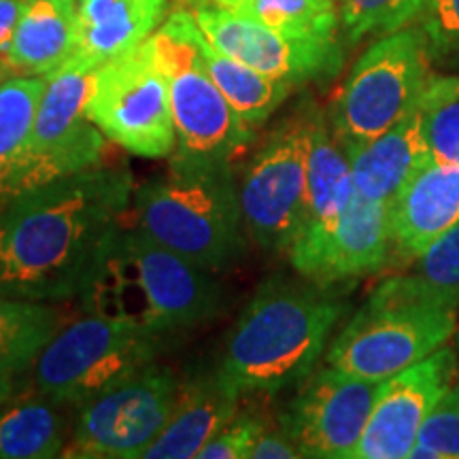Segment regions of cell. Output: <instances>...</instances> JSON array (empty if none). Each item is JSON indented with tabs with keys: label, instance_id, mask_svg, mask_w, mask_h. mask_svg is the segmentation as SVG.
Wrapping results in <instances>:
<instances>
[{
	"label": "cell",
	"instance_id": "d4e9b609",
	"mask_svg": "<svg viewBox=\"0 0 459 459\" xmlns=\"http://www.w3.org/2000/svg\"><path fill=\"white\" fill-rule=\"evenodd\" d=\"M60 328V311L49 302L0 294V361L15 375L37 364Z\"/></svg>",
	"mask_w": 459,
	"mask_h": 459
},
{
	"label": "cell",
	"instance_id": "8fae6325",
	"mask_svg": "<svg viewBox=\"0 0 459 459\" xmlns=\"http://www.w3.org/2000/svg\"><path fill=\"white\" fill-rule=\"evenodd\" d=\"M96 71L99 68L71 57L54 73L45 74L48 83L30 141L15 172L11 198L43 183L100 166L105 134L85 115Z\"/></svg>",
	"mask_w": 459,
	"mask_h": 459
},
{
	"label": "cell",
	"instance_id": "44dd1931",
	"mask_svg": "<svg viewBox=\"0 0 459 459\" xmlns=\"http://www.w3.org/2000/svg\"><path fill=\"white\" fill-rule=\"evenodd\" d=\"M77 0H24L7 65L26 74L54 73L74 54Z\"/></svg>",
	"mask_w": 459,
	"mask_h": 459
},
{
	"label": "cell",
	"instance_id": "52a82bcc",
	"mask_svg": "<svg viewBox=\"0 0 459 459\" xmlns=\"http://www.w3.org/2000/svg\"><path fill=\"white\" fill-rule=\"evenodd\" d=\"M432 77V54L417 24L378 37L358 57L332 105L328 122L344 153L402 122Z\"/></svg>",
	"mask_w": 459,
	"mask_h": 459
},
{
	"label": "cell",
	"instance_id": "277c9868",
	"mask_svg": "<svg viewBox=\"0 0 459 459\" xmlns=\"http://www.w3.org/2000/svg\"><path fill=\"white\" fill-rule=\"evenodd\" d=\"M136 226L206 273H221L245 251V217L232 164L170 156L164 175L134 189Z\"/></svg>",
	"mask_w": 459,
	"mask_h": 459
},
{
	"label": "cell",
	"instance_id": "4dcf8cb0",
	"mask_svg": "<svg viewBox=\"0 0 459 459\" xmlns=\"http://www.w3.org/2000/svg\"><path fill=\"white\" fill-rule=\"evenodd\" d=\"M415 24L426 37L432 60L459 56V0H428Z\"/></svg>",
	"mask_w": 459,
	"mask_h": 459
},
{
	"label": "cell",
	"instance_id": "4fadbf2b",
	"mask_svg": "<svg viewBox=\"0 0 459 459\" xmlns=\"http://www.w3.org/2000/svg\"><path fill=\"white\" fill-rule=\"evenodd\" d=\"M381 385L332 366L311 372L281 417V429L300 457L353 459Z\"/></svg>",
	"mask_w": 459,
	"mask_h": 459
},
{
	"label": "cell",
	"instance_id": "9c48e42d",
	"mask_svg": "<svg viewBox=\"0 0 459 459\" xmlns=\"http://www.w3.org/2000/svg\"><path fill=\"white\" fill-rule=\"evenodd\" d=\"M85 115L105 139L139 158H170L177 147L170 85L147 45L96 71Z\"/></svg>",
	"mask_w": 459,
	"mask_h": 459
},
{
	"label": "cell",
	"instance_id": "2e32d148",
	"mask_svg": "<svg viewBox=\"0 0 459 459\" xmlns=\"http://www.w3.org/2000/svg\"><path fill=\"white\" fill-rule=\"evenodd\" d=\"M457 378V355L440 347L381 385L353 459H411L419 429Z\"/></svg>",
	"mask_w": 459,
	"mask_h": 459
},
{
	"label": "cell",
	"instance_id": "836d02e7",
	"mask_svg": "<svg viewBox=\"0 0 459 459\" xmlns=\"http://www.w3.org/2000/svg\"><path fill=\"white\" fill-rule=\"evenodd\" d=\"M300 457V451L291 443V438L283 429L266 428L262 432L254 449L249 453V459H296Z\"/></svg>",
	"mask_w": 459,
	"mask_h": 459
},
{
	"label": "cell",
	"instance_id": "4316f807",
	"mask_svg": "<svg viewBox=\"0 0 459 459\" xmlns=\"http://www.w3.org/2000/svg\"><path fill=\"white\" fill-rule=\"evenodd\" d=\"M230 11L291 39H336L341 24L334 0H243Z\"/></svg>",
	"mask_w": 459,
	"mask_h": 459
},
{
	"label": "cell",
	"instance_id": "8992f818",
	"mask_svg": "<svg viewBox=\"0 0 459 459\" xmlns=\"http://www.w3.org/2000/svg\"><path fill=\"white\" fill-rule=\"evenodd\" d=\"M204 43L194 11H175L145 41L170 85L177 132L172 158L194 164H232L255 141L257 130L240 119L211 79Z\"/></svg>",
	"mask_w": 459,
	"mask_h": 459
},
{
	"label": "cell",
	"instance_id": "ac0fdd59",
	"mask_svg": "<svg viewBox=\"0 0 459 459\" xmlns=\"http://www.w3.org/2000/svg\"><path fill=\"white\" fill-rule=\"evenodd\" d=\"M243 395L232 392L215 372L183 383L175 411L143 459L198 457L223 428L237 417Z\"/></svg>",
	"mask_w": 459,
	"mask_h": 459
},
{
	"label": "cell",
	"instance_id": "5b68a950",
	"mask_svg": "<svg viewBox=\"0 0 459 459\" xmlns=\"http://www.w3.org/2000/svg\"><path fill=\"white\" fill-rule=\"evenodd\" d=\"M457 308L453 298L419 274L387 279L332 341L325 364L385 383L451 341Z\"/></svg>",
	"mask_w": 459,
	"mask_h": 459
},
{
	"label": "cell",
	"instance_id": "d590c367",
	"mask_svg": "<svg viewBox=\"0 0 459 459\" xmlns=\"http://www.w3.org/2000/svg\"><path fill=\"white\" fill-rule=\"evenodd\" d=\"M15 392V372L0 361V406L7 404Z\"/></svg>",
	"mask_w": 459,
	"mask_h": 459
},
{
	"label": "cell",
	"instance_id": "1f68e13d",
	"mask_svg": "<svg viewBox=\"0 0 459 459\" xmlns=\"http://www.w3.org/2000/svg\"><path fill=\"white\" fill-rule=\"evenodd\" d=\"M417 274L459 304V226L417 257Z\"/></svg>",
	"mask_w": 459,
	"mask_h": 459
},
{
	"label": "cell",
	"instance_id": "603a6c76",
	"mask_svg": "<svg viewBox=\"0 0 459 459\" xmlns=\"http://www.w3.org/2000/svg\"><path fill=\"white\" fill-rule=\"evenodd\" d=\"M60 402L41 398L0 406V459H51L66 449V419Z\"/></svg>",
	"mask_w": 459,
	"mask_h": 459
},
{
	"label": "cell",
	"instance_id": "7402d4cb",
	"mask_svg": "<svg viewBox=\"0 0 459 459\" xmlns=\"http://www.w3.org/2000/svg\"><path fill=\"white\" fill-rule=\"evenodd\" d=\"M355 194L349 156L330 128L328 117L315 113L307 169V200H304L302 230L328 226L347 209ZM298 237V234H296Z\"/></svg>",
	"mask_w": 459,
	"mask_h": 459
},
{
	"label": "cell",
	"instance_id": "7c38bea8",
	"mask_svg": "<svg viewBox=\"0 0 459 459\" xmlns=\"http://www.w3.org/2000/svg\"><path fill=\"white\" fill-rule=\"evenodd\" d=\"M181 383L149 364L77 406L71 440L62 455L74 459H134L158 438L175 411Z\"/></svg>",
	"mask_w": 459,
	"mask_h": 459
},
{
	"label": "cell",
	"instance_id": "ffe728a7",
	"mask_svg": "<svg viewBox=\"0 0 459 459\" xmlns=\"http://www.w3.org/2000/svg\"><path fill=\"white\" fill-rule=\"evenodd\" d=\"M169 0H79L71 57L99 68L139 48L162 26Z\"/></svg>",
	"mask_w": 459,
	"mask_h": 459
},
{
	"label": "cell",
	"instance_id": "e0dca14e",
	"mask_svg": "<svg viewBox=\"0 0 459 459\" xmlns=\"http://www.w3.org/2000/svg\"><path fill=\"white\" fill-rule=\"evenodd\" d=\"M392 243L404 260L459 226V164H428L406 183L389 211Z\"/></svg>",
	"mask_w": 459,
	"mask_h": 459
},
{
	"label": "cell",
	"instance_id": "8d00e7d4",
	"mask_svg": "<svg viewBox=\"0 0 459 459\" xmlns=\"http://www.w3.org/2000/svg\"><path fill=\"white\" fill-rule=\"evenodd\" d=\"M179 3H183L187 9H192V11L213 7V0H179Z\"/></svg>",
	"mask_w": 459,
	"mask_h": 459
},
{
	"label": "cell",
	"instance_id": "f546056e",
	"mask_svg": "<svg viewBox=\"0 0 459 459\" xmlns=\"http://www.w3.org/2000/svg\"><path fill=\"white\" fill-rule=\"evenodd\" d=\"M411 457L459 459V378L423 421Z\"/></svg>",
	"mask_w": 459,
	"mask_h": 459
},
{
	"label": "cell",
	"instance_id": "e575fe53",
	"mask_svg": "<svg viewBox=\"0 0 459 459\" xmlns=\"http://www.w3.org/2000/svg\"><path fill=\"white\" fill-rule=\"evenodd\" d=\"M24 0H0V57L7 60Z\"/></svg>",
	"mask_w": 459,
	"mask_h": 459
},
{
	"label": "cell",
	"instance_id": "9a60e30c",
	"mask_svg": "<svg viewBox=\"0 0 459 459\" xmlns=\"http://www.w3.org/2000/svg\"><path fill=\"white\" fill-rule=\"evenodd\" d=\"M206 41L254 71L291 85L330 79L341 71L342 49L336 39H291L221 7L194 11Z\"/></svg>",
	"mask_w": 459,
	"mask_h": 459
},
{
	"label": "cell",
	"instance_id": "3957f363",
	"mask_svg": "<svg viewBox=\"0 0 459 459\" xmlns=\"http://www.w3.org/2000/svg\"><path fill=\"white\" fill-rule=\"evenodd\" d=\"M315 283L266 281L243 308L217 375L237 392L277 394L311 375L344 304Z\"/></svg>",
	"mask_w": 459,
	"mask_h": 459
},
{
	"label": "cell",
	"instance_id": "30bf717a",
	"mask_svg": "<svg viewBox=\"0 0 459 459\" xmlns=\"http://www.w3.org/2000/svg\"><path fill=\"white\" fill-rule=\"evenodd\" d=\"M317 108H298L274 126L238 186L245 228L264 251H287L302 226L311 130Z\"/></svg>",
	"mask_w": 459,
	"mask_h": 459
},
{
	"label": "cell",
	"instance_id": "ba28073f",
	"mask_svg": "<svg viewBox=\"0 0 459 459\" xmlns=\"http://www.w3.org/2000/svg\"><path fill=\"white\" fill-rule=\"evenodd\" d=\"M162 342L164 338L90 313L51 338L34 364V385L60 404L82 406L153 364Z\"/></svg>",
	"mask_w": 459,
	"mask_h": 459
},
{
	"label": "cell",
	"instance_id": "74e56055",
	"mask_svg": "<svg viewBox=\"0 0 459 459\" xmlns=\"http://www.w3.org/2000/svg\"><path fill=\"white\" fill-rule=\"evenodd\" d=\"M243 0H213V7H221V9H237Z\"/></svg>",
	"mask_w": 459,
	"mask_h": 459
},
{
	"label": "cell",
	"instance_id": "6da1fadb",
	"mask_svg": "<svg viewBox=\"0 0 459 459\" xmlns=\"http://www.w3.org/2000/svg\"><path fill=\"white\" fill-rule=\"evenodd\" d=\"M134 196L126 169H96L17 194L0 206V294L73 300Z\"/></svg>",
	"mask_w": 459,
	"mask_h": 459
},
{
	"label": "cell",
	"instance_id": "f35d334b",
	"mask_svg": "<svg viewBox=\"0 0 459 459\" xmlns=\"http://www.w3.org/2000/svg\"><path fill=\"white\" fill-rule=\"evenodd\" d=\"M9 65H7V60H3V57H0V83L3 82H7V74H9Z\"/></svg>",
	"mask_w": 459,
	"mask_h": 459
},
{
	"label": "cell",
	"instance_id": "83f0119b",
	"mask_svg": "<svg viewBox=\"0 0 459 459\" xmlns=\"http://www.w3.org/2000/svg\"><path fill=\"white\" fill-rule=\"evenodd\" d=\"M429 164H459V77L429 79L421 100Z\"/></svg>",
	"mask_w": 459,
	"mask_h": 459
},
{
	"label": "cell",
	"instance_id": "cb8c5ba5",
	"mask_svg": "<svg viewBox=\"0 0 459 459\" xmlns=\"http://www.w3.org/2000/svg\"><path fill=\"white\" fill-rule=\"evenodd\" d=\"M204 57L211 79L221 90L234 111L240 115V119L254 130H260L296 88V85L257 73L243 62L221 54L209 41L204 43Z\"/></svg>",
	"mask_w": 459,
	"mask_h": 459
},
{
	"label": "cell",
	"instance_id": "f1b7e54d",
	"mask_svg": "<svg viewBox=\"0 0 459 459\" xmlns=\"http://www.w3.org/2000/svg\"><path fill=\"white\" fill-rule=\"evenodd\" d=\"M428 0H342L341 24L349 41L395 32L415 24Z\"/></svg>",
	"mask_w": 459,
	"mask_h": 459
},
{
	"label": "cell",
	"instance_id": "484cf974",
	"mask_svg": "<svg viewBox=\"0 0 459 459\" xmlns=\"http://www.w3.org/2000/svg\"><path fill=\"white\" fill-rule=\"evenodd\" d=\"M45 77L26 74L0 83V206L7 204L15 172L30 141Z\"/></svg>",
	"mask_w": 459,
	"mask_h": 459
},
{
	"label": "cell",
	"instance_id": "d6a6232c",
	"mask_svg": "<svg viewBox=\"0 0 459 459\" xmlns=\"http://www.w3.org/2000/svg\"><path fill=\"white\" fill-rule=\"evenodd\" d=\"M266 421L255 415H240L228 423L220 434L211 440L209 445L200 451V459H249V453L254 449L264 429H266Z\"/></svg>",
	"mask_w": 459,
	"mask_h": 459
},
{
	"label": "cell",
	"instance_id": "d6986e66",
	"mask_svg": "<svg viewBox=\"0 0 459 459\" xmlns=\"http://www.w3.org/2000/svg\"><path fill=\"white\" fill-rule=\"evenodd\" d=\"M355 189L361 196L392 204L419 170L429 164V149L419 105L394 128L347 153Z\"/></svg>",
	"mask_w": 459,
	"mask_h": 459
},
{
	"label": "cell",
	"instance_id": "7a4b0ae2",
	"mask_svg": "<svg viewBox=\"0 0 459 459\" xmlns=\"http://www.w3.org/2000/svg\"><path fill=\"white\" fill-rule=\"evenodd\" d=\"M91 315L166 338L220 313L213 273L194 266L136 228H115L102 240L79 296Z\"/></svg>",
	"mask_w": 459,
	"mask_h": 459
},
{
	"label": "cell",
	"instance_id": "5bb4252c",
	"mask_svg": "<svg viewBox=\"0 0 459 459\" xmlns=\"http://www.w3.org/2000/svg\"><path fill=\"white\" fill-rule=\"evenodd\" d=\"M392 204L355 189L351 203L328 226L298 232L287 254L296 273L319 287L381 271L392 251Z\"/></svg>",
	"mask_w": 459,
	"mask_h": 459
}]
</instances>
